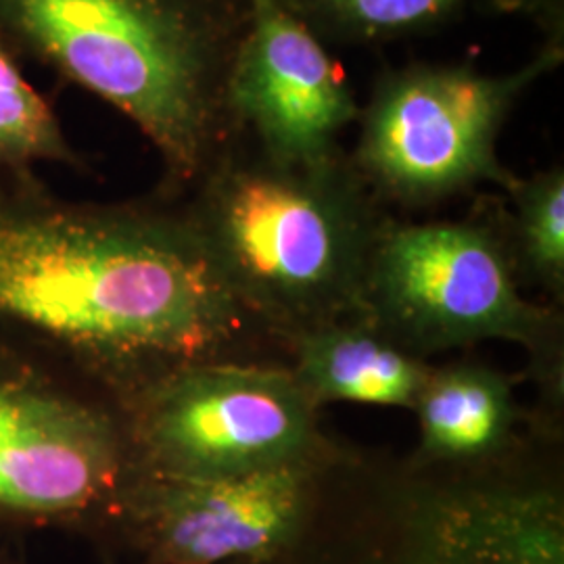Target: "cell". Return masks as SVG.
I'll return each instance as SVG.
<instances>
[{
	"label": "cell",
	"instance_id": "cell-1",
	"mask_svg": "<svg viewBox=\"0 0 564 564\" xmlns=\"http://www.w3.org/2000/svg\"><path fill=\"white\" fill-rule=\"evenodd\" d=\"M0 330L120 402L199 362L286 364L224 281L186 207L0 197Z\"/></svg>",
	"mask_w": 564,
	"mask_h": 564
},
{
	"label": "cell",
	"instance_id": "cell-2",
	"mask_svg": "<svg viewBox=\"0 0 564 564\" xmlns=\"http://www.w3.org/2000/svg\"><path fill=\"white\" fill-rule=\"evenodd\" d=\"M186 207L242 310L281 345L364 314V284L383 224L354 163L284 165L224 153Z\"/></svg>",
	"mask_w": 564,
	"mask_h": 564
},
{
	"label": "cell",
	"instance_id": "cell-3",
	"mask_svg": "<svg viewBox=\"0 0 564 564\" xmlns=\"http://www.w3.org/2000/svg\"><path fill=\"white\" fill-rule=\"evenodd\" d=\"M0 36L134 121L167 195L220 155L230 51L203 0H0Z\"/></svg>",
	"mask_w": 564,
	"mask_h": 564
},
{
	"label": "cell",
	"instance_id": "cell-4",
	"mask_svg": "<svg viewBox=\"0 0 564 564\" xmlns=\"http://www.w3.org/2000/svg\"><path fill=\"white\" fill-rule=\"evenodd\" d=\"M235 564H564V531L477 473L360 449L333 466L293 542Z\"/></svg>",
	"mask_w": 564,
	"mask_h": 564
},
{
	"label": "cell",
	"instance_id": "cell-5",
	"mask_svg": "<svg viewBox=\"0 0 564 564\" xmlns=\"http://www.w3.org/2000/svg\"><path fill=\"white\" fill-rule=\"evenodd\" d=\"M364 314L426 362L485 341L523 347L542 391L538 410L563 419V310L524 297L506 224L387 220L366 272Z\"/></svg>",
	"mask_w": 564,
	"mask_h": 564
},
{
	"label": "cell",
	"instance_id": "cell-6",
	"mask_svg": "<svg viewBox=\"0 0 564 564\" xmlns=\"http://www.w3.org/2000/svg\"><path fill=\"white\" fill-rule=\"evenodd\" d=\"M130 470L116 403L0 330V527L93 544Z\"/></svg>",
	"mask_w": 564,
	"mask_h": 564
},
{
	"label": "cell",
	"instance_id": "cell-7",
	"mask_svg": "<svg viewBox=\"0 0 564 564\" xmlns=\"http://www.w3.org/2000/svg\"><path fill=\"white\" fill-rule=\"evenodd\" d=\"M116 408L132 468L155 477L253 475L321 456L337 442L286 364H188Z\"/></svg>",
	"mask_w": 564,
	"mask_h": 564
},
{
	"label": "cell",
	"instance_id": "cell-8",
	"mask_svg": "<svg viewBox=\"0 0 564 564\" xmlns=\"http://www.w3.org/2000/svg\"><path fill=\"white\" fill-rule=\"evenodd\" d=\"M552 59L491 76L460 65H416L379 84L354 167L375 193L423 207L481 184L510 186L498 160L506 116Z\"/></svg>",
	"mask_w": 564,
	"mask_h": 564
},
{
	"label": "cell",
	"instance_id": "cell-9",
	"mask_svg": "<svg viewBox=\"0 0 564 564\" xmlns=\"http://www.w3.org/2000/svg\"><path fill=\"white\" fill-rule=\"evenodd\" d=\"M345 442L321 456L228 479L130 470L93 544L109 564L262 561L295 540Z\"/></svg>",
	"mask_w": 564,
	"mask_h": 564
},
{
	"label": "cell",
	"instance_id": "cell-10",
	"mask_svg": "<svg viewBox=\"0 0 564 564\" xmlns=\"http://www.w3.org/2000/svg\"><path fill=\"white\" fill-rule=\"evenodd\" d=\"M224 111L256 137L263 158L284 165L341 158L339 137L358 118L341 69L289 0H247Z\"/></svg>",
	"mask_w": 564,
	"mask_h": 564
},
{
	"label": "cell",
	"instance_id": "cell-11",
	"mask_svg": "<svg viewBox=\"0 0 564 564\" xmlns=\"http://www.w3.org/2000/svg\"><path fill=\"white\" fill-rule=\"evenodd\" d=\"M517 383L519 377L477 360L433 364L412 408L419 437L410 456L437 466H481L508 456L535 416L519 402Z\"/></svg>",
	"mask_w": 564,
	"mask_h": 564
},
{
	"label": "cell",
	"instance_id": "cell-12",
	"mask_svg": "<svg viewBox=\"0 0 564 564\" xmlns=\"http://www.w3.org/2000/svg\"><path fill=\"white\" fill-rule=\"evenodd\" d=\"M286 366L312 403L414 408L433 364L391 341L366 314L321 324L286 343Z\"/></svg>",
	"mask_w": 564,
	"mask_h": 564
},
{
	"label": "cell",
	"instance_id": "cell-13",
	"mask_svg": "<svg viewBox=\"0 0 564 564\" xmlns=\"http://www.w3.org/2000/svg\"><path fill=\"white\" fill-rule=\"evenodd\" d=\"M512 216L506 235L523 289L542 293L544 303L564 305V172L550 167L508 186Z\"/></svg>",
	"mask_w": 564,
	"mask_h": 564
},
{
	"label": "cell",
	"instance_id": "cell-14",
	"mask_svg": "<svg viewBox=\"0 0 564 564\" xmlns=\"http://www.w3.org/2000/svg\"><path fill=\"white\" fill-rule=\"evenodd\" d=\"M41 163H76V155L0 36V197L36 186Z\"/></svg>",
	"mask_w": 564,
	"mask_h": 564
},
{
	"label": "cell",
	"instance_id": "cell-15",
	"mask_svg": "<svg viewBox=\"0 0 564 564\" xmlns=\"http://www.w3.org/2000/svg\"><path fill=\"white\" fill-rule=\"evenodd\" d=\"M463 0H307L323 23L354 41L405 36L449 15Z\"/></svg>",
	"mask_w": 564,
	"mask_h": 564
},
{
	"label": "cell",
	"instance_id": "cell-16",
	"mask_svg": "<svg viewBox=\"0 0 564 564\" xmlns=\"http://www.w3.org/2000/svg\"><path fill=\"white\" fill-rule=\"evenodd\" d=\"M0 564H15V563H11V561H4V558H0Z\"/></svg>",
	"mask_w": 564,
	"mask_h": 564
}]
</instances>
